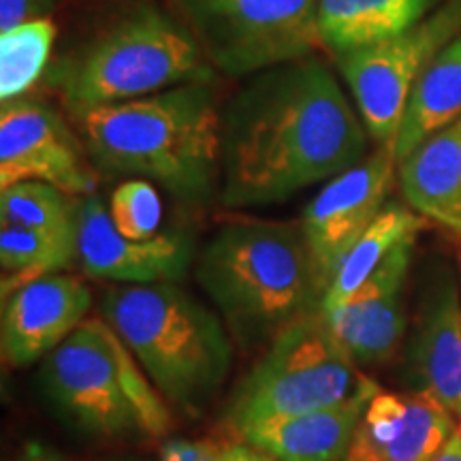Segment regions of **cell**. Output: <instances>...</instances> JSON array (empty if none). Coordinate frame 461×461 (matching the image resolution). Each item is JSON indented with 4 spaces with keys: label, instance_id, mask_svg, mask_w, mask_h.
Wrapping results in <instances>:
<instances>
[{
    "label": "cell",
    "instance_id": "cell-27",
    "mask_svg": "<svg viewBox=\"0 0 461 461\" xmlns=\"http://www.w3.org/2000/svg\"><path fill=\"white\" fill-rule=\"evenodd\" d=\"M160 461H222V447L210 440L169 438L160 447Z\"/></svg>",
    "mask_w": 461,
    "mask_h": 461
},
{
    "label": "cell",
    "instance_id": "cell-22",
    "mask_svg": "<svg viewBox=\"0 0 461 461\" xmlns=\"http://www.w3.org/2000/svg\"><path fill=\"white\" fill-rule=\"evenodd\" d=\"M77 258V235H58L0 224L3 297L48 274L65 272Z\"/></svg>",
    "mask_w": 461,
    "mask_h": 461
},
{
    "label": "cell",
    "instance_id": "cell-28",
    "mask_svg": "<svg viewBox=\"0 0 461 461\" xmlns=\"http://www.w3.org/2000/svg\"><path fill=\"white\" fill-rule=\"evenodd\" d=\"M222 461H280V459L272 457V455L261 451V448L235 440L230 442V445L222 447Z\"/></svg>",
    "mask_w": 461,
    "mask_h": 461
},
{
    "label": "cell",
    "instance_id": "cell-7",
    "mask_svg": "<svg viewBox=\"0 0 461 461\" xmlns=\"http://www.w3.org/2000/svg\"><path fill=\"white\" fill-rule=\"evenodd\" d=\"M363 380L321 308L312 310L280 331L235 387L224 408V428L240 440L263 425L342 402Z\"/></svg>",
    "mask_w": 461,
    "mask_h": 461
},
{
    "label": "cell",
    "instance_id": "cell-14",
    "mask_svg": "<svg viewBox=\"0 0 461 461\" xmlns=\"http://www.w3.org/2000/svg\"><path fill=\"white\" fill-rule=\"evenodd\" d=\"M417 238L403 240L357 291L325 314L327 325L357 366H380L400 348L406 331L403 286Z\"/></svg>",
    "mask_w": 461,
    "mask_h": 461
},
{
    "label": "cell",
    "instance_id": "cell-32",
    "mask_svg": "<svg viewBox=\"0 0 461 461\" xmlns=\"http://www.w3.org/2000/svg\"><path fill=\"white\" fill-rule=\"evenodd\" d=\"M457 431L461 434V417H459V420H457Z\"/></svg>",
    "mask_w": 461,
    "mask_h": 461
},
{
    "label": "cell",
    "instance_id": "cell-9",
    "mask_svg": "<svg viewBox=\"0 0 461 461\" xmlns=\"http://www.w3.org/2000/svg\"><path fill=\"white\" fill-rule=\"evenodd\" d=\"M459 32L461 0H448L406 32L338 56L366 131L380 148L393 146L414 86Z\"/></svg>",
    "mask_w": 461,
    "mask_h": 461
},
{
    "label": "cell",
    "instance_id": "cell-2",
    "mask_svg": "<svg viewBox=\"0 0 461 461\" xmlns=\"http://www.w3.org/2000/svg\"><path fill=\"white\" fill-rule=\"evenodd\" d=\"M90 163L109 177L157 182L182 201H205L222 167V115L210 82L73 115Z\"/></svg>",
    "mask_w": 461,
    "mask_h": 461
},
{
    "label": "cell",
    "instance_id": "cell-12",
    "mask_svg": "<svg viewBox=\"0 0 461 461\" xmlns=\"http://www.w3.org/2000/svg\"><path fill=\"white\" fill-rule=\"evenodd\" d=\"M77 261L82 272L96 280L122 285L177 282L190 265V241L173 233L148 240L124 238L103 201L88 194L77 207Z\"/></svg>",
    "mask_w": 461,
    "mask_h": 461
},
{
    "label": "cell",
    "instance_id": "cell-18",
    "mask_svg": "<svg viewBox=\"0 0 461 461\" xmlns=\"http://www.w3.org/2000/svg\"><path fill=\"white\" fill-rule=\"evenodd\" d=\"M397 177L414 212L461 233V118L403 158Z\"/></svg>",
    "mask_w": 461,
    "mask_h": 461
},
{
    "label": "cell",
    "instance_id": "cell-30",
    "mask_svg": "<svg viewBox=\"0 0 461 461\" xmlns=\"http://www.w3.org/2000/svg\"><path fill=\"white\" fill-rule=\"evenodd\" d=\"M431 461H461V434L455 428L451 438L445 442V447L436 453V457Z\"/></svg>",
    "mask_w": 461,
    "mask_h": 461
},
{
    "label": "cell",
    "instance_id": "cell-4",
    "mask_svg": "<svg viewBox=\"0 0 461 461\" xmlns=\"http://www.w3.org/2000/svg\"><path fill=\"white\" fill-rule=\"evenodd\" d=\"M101 316L124 339L158 393L194 412L221 389L230 339L214 312L173 282L105 291Z\"/></svg>",
    "mask_w": 461,
    "mask_h": 461
},
{
    "label": "cell",
    "instance_id": "cell-10",
    "mask_svg": "<svg viewBox=\"0 0 461 461\" xmlns=\"http://www.w3.org/2000/svg\"><path fill=\"white\" fill-rule=\"evenodd\" d=\"M397 160L391 148L331 177L305 207L302 233L312 265L319 302L330 288L344 257L384 207L395 180Z\"/></svg>",
    "mask_w": 461,
    "mask_h": 461
},
{
    "label": "cell",
    "instance_id": "cell-15",
    "mask_svg": "<svg viewBox=\"0 0 461 461\" xmlns=\"http://www.w3.org/2000/svg\"><path fill=\"white\" fill-rule=\"evenodd\" d=\"M457 425L425 391L378 389L367 403L346 461H431Z\"/></svg>",
    "mask_w": 461,
    "mask_h": 461
},
{
    "label": "cell",
    "instance_id": "cell-6",
    "mask_svg": "<svg viewBox=\"0 0 461 461\" xmlns=\"http://www.w3.org/2000/svg\"><path fill=\"white\" fill-rule=\"evenodd\" d=\"M41 380L58 411L86 434H169L171 414L163 395L103 316L86 319L73 336L45 357Z\"/></svg>",
    "mask_w": 461,
    "mask_h": 461
},
{
    "label": "cell",
    "instance_id": "cell-5",
    "mask_svg": "<svg viewBox=\"0 0 461 461\" xmlns=\"http://www.w3.org/2000/svg\"><path fill=\"white\" fill-rule=\"evenodd\" d=\"M188 82H212V65L188 28L152 5L132 7L51 73L73 115Z\"/></svg>",
    "mask_w": 461,
    "mask_h": 461
},
{
    "label": "cell",
    "instance_id": "cell-1",
    "mask_svg": "<svg viewBox=\"0 0 461 461\" xmlns=\"http://www.w3.org/2000/svg\"><path fill=\"white\" fill-rule=\"evenodd\" d=\"M366 148V124L321 58L272 67L222 115V203H280L359 165Z\"/></svg>",
    "mask_w": 461,
    "mask_h": 461
},
{
    "label": "cell",
    "instance_id": "cell-23",
    "mask_svg": "<svg viewBox=\"0 0 461 461\" xmlns=\"http://www.w3.org/2000/svg\"><path fill=\"white\" fill-rule=\"evenodd\" d=\"M75 197L48 182H17L0 190V224L45 230L58 235H77Z\"/></svg>",
    "mask_w": 461,
    "mask_h": 461
},
{
    "label": "cell",
    "instance_id": "cell-21",
    "mask_svg": "<svg viewBox=\"0 0 461 461\" xmlns=\"http://www.w3.org/2000/svg\"><path fill=\"white\" fill-rule=\"evenodd\" d=\"M423 229V218L414 214L408 207L389 205L374 218L370 227L355 241L348 255L344 257L342 265L333 276L330 288L322 295L321 310L330 312L344 303L353 293L383 265L391 252L402 244L403 240L417 238Z\"/></svg>",
    "mask_w": 461,
    "mask_h": 461
},
{
    "label": "cell",
    "instance_id": "cell-11",
    "mask_svg": "<svg viewBox=\"0 0 461 461\" xmlns=\"http://www.w3.org/2000/svg\"><path fill=\"white\" fill-rule=\"evenodd\" d=\"M28 180L71 197H88L96 188L65 120L45 103L15 99L0 109V190Z\"/></svg>",
    "mask_w": 461,
    "mask_h": 461
},
{
    "label": "cell",
    "instance_id": "cell-17",
    "mask_svg": "<svg viewBox=\"0 0 461 461\" xmlns=\"http://www.w3.org/2000/svg\"><path fill=\"white\" fill-rule=\"evenodd\" d=\"M380 387L366 378L346 400L248 431L240 442L280 461H346L367 403Z\"/></svg>",
    "mask_w": 461,
    "mask_h": 461
},
{
    "label": "cell",
    "instance_id": "cell-29",
    "mask_svg": "<svg viewBox=\"0 0 461 461\" xmlns=\"http://www.w3.org/2000/svg\"><path fill=\"white\" fill-rule=\"evenodd\" d=\"M17 461H67L60 453L54 451V448L43 445V442L31 440L22 447V453Z\"/></svg>",
    "mask_w": 461,
    "mask_h": 461
},
{
    "label": "cell",
    "instance_id": "cell-13",
    "mask_svg": "<svg viewBox=\"0 0 461 461\" xmlns=\"http://www.w3.org/2000/svg\"><path fill=\"white\" fill-rule=\"evenodd\" d=\"M92 308L88 286L71 274H48L3 297L0 350L11 367L45 359L79 330Z\"/></svg>",
    "mask_w": 461,
    "mask_h": 461
},
{
    "label": "cell",
    "instance_id": "cell-25",
    "mask_svg": "<svg viewBox=\"0 0 461 461\" xmlns=\"http://www.w3.org/2000/svg\"><path fill=\"white\" fill-rule=\"evenodd\" d=\"M109 216L115 229L129 240H148L158 235L163 205L152 182L131 177L118 184L109 201Z\"/></svg>",
    "mask_w": 461,
    "mask_h": 461
},
{
    "label": "cell",
    "instance_id": "cell-3",
    "mask_svg": "<svg viewBox=\"0 0 461 461\" xmlns=\"http://www.w3.org/2000/svg\"><path fill=\"white\" fill-rule=\"evenodd\" d=\"M197 282L244 348L272 344L280 331L321 308L302 227L230 222L207 241Z\"/></svg>",
    "mask_w": 461,
    "mask_h": 461
},
{
    "label": "cell",
    "instance_id": "cell-20",
    "mask_svg": "<svg viewBox=\"0 0 461 461\" xmlns=\"http://www.w3.org/2000/svg\"><path fill=\"white\" fill-rule=\"evenodd\" d=\"M461 118V32L438 51L414 86L393 141L397 165L425 140Z\"/></svg>",
    "mask_w": 461,
    "mask_h": 461
},
{
    "label": "cell",
    "instance_id": "cell-8",
    "mask_svg": "<svg viewBox=\"0 0 461 461\" xmlns=\"http://www.w3.org/2000/svg\"><path fill=\"white\" fill-rule=\"evenodd\" d=\"M207 62L244 77L312 56L316 0H171Z\"/></svg>",
    "mask_w": 461,
    "mask_h": 461
},
{
    "label": "cell",
    "instance_id": "cell-24",
    "mask_svg": "<svg viewBox=\"0 0 461 461\" xmlns=\"http://www.w3.org/2000/svg\"><path fill=\"white\" fill-rule=\"evenodd\" d=\"M56 34V24L50 17L0 32V101L22 99L39 82L48 67Z\"/></svg>",
    "mask_w": 461,
    "mask_h": 461
},
{
    "label": "cell",
    "instance_id": "cell-31",
    "mask_svg": "<svg viewBox=\"0 0 461 461\" xmlns=\"http://www.w3.org/2000/svg\"><path fill=\"white\" fill-rule=\"evenodd\" d=\"M105 461H140V459H129V457H120V459H105Z\"/></svg>",
    "mask_w": 461,
    "mask_h": 461
},
{
    "label": "cell",
    "instance_id": "cell-16",
    "mask_svg": "<svg viewBox=\"0 0 461 461\" xmlns=\"http://www.w3.org/2000/svg\"><path fill=\"white\" fill-rule=\"evenodd\" d=\"M408 363L419 391L461 417V297L455 274L442 272L420 299Z\"/></svg>",
    "mask_w": 461,
    "mask_h": 461
},
{
    "label": "cell",
    "instance_id": "cell-26",
    "mask_svg": "<svg viewBox=\"0 0 461 461\" xmlns=\"http://www.w3.org/2000/svg\"><path fill=\"white\" fill-rule=\"evenodd\" d=\"M56 0H0V32H9L26 22L45 20Z\"/></svg>",
    "mask_w": 461,
    "mask_h": 461
},
{
    "label": "cell",
    "instance_id": "cell-19",
    "mask_svg": "<svg viewBox=\"0 0 461 461\" xmlns=\"http://www.w3.org/2000/svg\"><path fill=\"white\" fill-rule=\"evenodd\" d=\"M436 5L438 0H316L321 43L338 58L406 32Z\"/></svg>",
    "mask_w": 461,
    "mask_h": 461
}]
</instances>
